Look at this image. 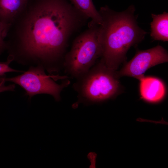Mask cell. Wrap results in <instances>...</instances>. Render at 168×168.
Returning a JSON list of instances; mask_svg holds the SVG:
<instances>
[{
    "label": "cell",
    "mask_w": 168,
    "mask_h": 168,
    "mask_svg": "<svg viewBox=\"0 0 168 168\" xmlns=\"http://www.w3.org/2000/svg\"><path fill=\"white\" fill-rule=\"evenodd\" d=\"M135 10L131 5L123 11L117 12L105 5L98 11L101 18L98 28L100 60L112 70L116 71L126 59L128 50L142 41L147 33L138 26Z\"/></svg>",
    "instance_id": "2"
},
{
    "label": "cell",
    "mask_w": 168,
    "mask_h": 168,
    "mask_svg": "<svg viewBox=\"0 0 168 168\" xmlns=\"http://www.w3.org/2000/svg\"><path fill=\"white\" fill-rule=\"evenodd\" d=\"M74 7L87 18H90L91 21L100 25L101 18L94 5L92 0H70Z\"/></svg>",
    "instance_id": "10"
},
{
    "label": "cell",
    "mask_w": 168,
    "mask_h": 168,
    "mask_svg": "<svg viewBox=\"0 0 168 168\" xmlns=\"http://www.w3.org/2000/svg\"><path fill=\"white\" fill-rule=\"evenodd\" d=\"M99 25L91 21L89 28L74 40L64 56L63 68L67 75L77 79L87 72L101 57Z\"/></svg>",
    "instance_id": "4"
},
{
    "label": "cell",
    "mask_w": 168,
    "mask_h": 168,
    "mask_svg": "<svg viewBox=\"0 0 168 168\" xmlns=\"http://www.w3.org/2000/svg\"><path fill=\"white\" fill-rule=\"evenodd\" d=\"M42 66H31L21 75L9 78L0 77V80L10 82L20 86L26 91L29 99L35 95L47 94L52 96L57 101L61 100L60 94L67 87L70 81L66 80L61 83H56L47 75Z\"/></svg>",
    "instance_id": "5"
},
{
    "label": "cell",
    "mask_w": 168,
    "mask_h": 168,
    "mask_svg": "<svg viewBox=\"0 0 168 168\" xmlns=\"http://www.w3.org/2000/svg\"><path fill=\"white\" fill-rule=\"evenodd\" d=\"M5 81L0 80V93L7 91H14L15 88V84L6 86Z\"/></svg>",
    "instance_id": "13"
},
{
    "label": "cell",
    "mask_w": 168,
    "mask_h": 168,
    "mask_svg": "<svg viewBox=\"0 0 168 168\" xmlns=\"http://www.w3.org/2000/svg\"><path fill=\"white\" fill-rule=\"evenodd\" d=\"M11 25L0 21V54L7 47L4 39L8 34Z\"/></svg>",
    "instance_id": "11"
},
{
    "label": "cell",
    "mask_w": 168,
    "mask_h": 168,
    "mask_svg": "<svg viewBox=\"0 0 168 168\" xmlns=\"http://www.w3.org/2000/svg\"><path fill=\"white\" fill-rule=\"evenodd\" d=\"M153 19L151 23L150 36L154 40L163 41H168V13L164 12L162 14H152Z\"/></svg>",
    "instance_id": "9"
},
{
    "label": "cell",
    "mask_w": 168,
    "mask_h": 168,
    "mask_svg": "<svg viewBox=\"0 0 168 168\" xmlns=\"http://www.w3.org/2000/svg\"><path fill=\"white\" fill-rule=\"evenodd\" d=\"M13 60L9 56L6 62H0V77H3L6 73L8 72H22L11 68L9 66L10 63Z\"/></svg>",
    "instance_id": "12"
},
{
    "label": "cell",
    "mask_w": 168,
    "mask_h": 168,
    "mask_svg": "<svg viewBox=\"0 0 168 168\" xmlns=\"http://www.w3.org/2000/svg\"><path fill=\"white\" fill-rule=\"evenodd\" d=\"M118 77L116 71L108 68L100 60L76 79L73 88L78 99L72 107H77L81 103L92 105L112 98L119 90Z\"/></svg>",
    "instance_id": "3"
},
{
    "label": "cell",
    "mask_w": 168,
    "mask_h": 168,
    "mask_svg": "<svg viewBox=\"0 0 168 168\" xmlns=\"http://www.w3.org/2000/svg\"><path fill=\"white\" fill-rule=\"evenodd\" d=\"M139 80V92L142 99L155 103L163 98L166 89L165 85L160 79L155 77L144 76Z\"/></svg>",
    "instance_id": "7"
},
{
    "label": "cell",
    "mask_w": 168,
    "mask_h": 168,
    "mask_svg": "<svg viewBox=\"0 0 168 168\" xmlns=\"http://www.w3.org/2000/svg\"><path fill=\"white\" fill-rule=\"evenodd\" d=\"M28 0H0V21L11 24L16 16L24 10Z\"/></svg>",
    "instance_id": "8"
},
{
    "label": "cell",
    "mask_w": 168,
    "mask_h": 168,
    "mask_svg": "<svg viewBox=\"0 0 168 168\" xmlns=\"http://www.w3.org/2000/svg\"><path fill=\"white\" fill-rule=\"evenodd\" d=\"M22 54L50 73L63 68L70 36L87 18L68 0H28Z\"/></svg>",
    "instance_id": "1"
},
{
    "label": "cell",
    "mask_w": 168,
    "mask_h": 168,
    "mask_svg": "<svg viewBox=\"0 0 168 168\" xmlns=\"http://www.w3.org/2000/svg\"><path fill=\"white\" fill-rule=\"evenodd\" d=\"M168 54L162 46L137 52L134 56L119 72L118 77L129 76L140 80L146 71L151 67L167 62Z\"/></svg>",
    "instance_id": "6"
}]
</instances>
